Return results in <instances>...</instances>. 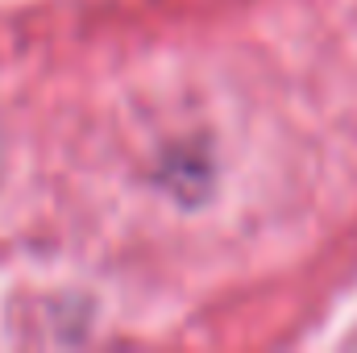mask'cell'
Segmentation results:
<instances>
[]
</instances>
